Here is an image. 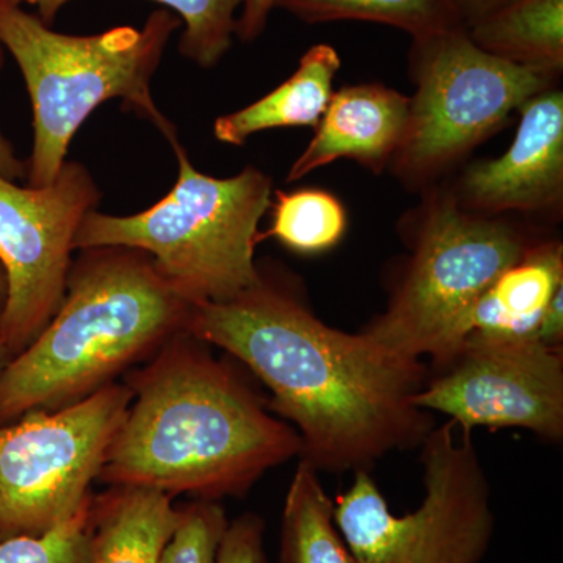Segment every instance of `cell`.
Returning a JSON list of instances; mask_svg holds the SVG:
<instances>
[{
    "label": "cell",
    "instance_id": "6da1fadb",
    "mask_svg": "<svg viewBox=\"0 0 563 563\" xmlns=\"http://www.w3.org/2000/svg\"><path fill=\"white\" fill-rule=\"evenodd\" d=\"M185 331L269 388V409L295 424L299 455L318 472H369L433 429L431 413L413 401L429 380L420 358L331 328L262 266L257 284L235 298L191 306Z\"/></svg>",
    "mask_w": 563,
    "mask_h": 563
},
{
    "label": "cell",
    "instance_id": "7a4b0ae2",
    "mask_svg": "<svg viewBox=\"0 0 563 563\" xmlns=\"http://www.w3.org/2000/svg\"><path fill=\"white\" fill-rule=\"evenodd\" d=\"M124 383L131 406L98 483L220 501L246 495L263 474L301 454L295 428L187 331Z\"/></svg>",
    "mask_w": 563,
    "mask_h": 563
},
{
    "label": "cell",
    "instance_id": "3957f363",
    "mask_svg": "<svg viewBox=\"0 0 563 563\" xmlns=\"http://www.w3.org/2000/svg\"><path fill=\"white\" fill-rule=\"evenodd\" d=\"M190 310L146 252L79 251L60 309L0 376V424L63 409L117 383L184 332Z\"/></svg>",
    "mask_w": 563,
    "mask_h": 563
},
{
    "label": "cell",
    "instance_id": "277c9868",
    "mask_svg": "<svg viewBox=\"0 0 563 563\" xmlns=\"http://www.w3.org/2000/svg\"><path fill=\"white\" fill-rule=\"evenodd\" d=\"M179 25L172 11L158 10L143 29L124 25L99 35H65L20 3L0 0V46L20 66L33 107V151L25 165L31 187L57 179L80 125L111 99L150 120L169 144L179 140L151 92L163 51Z\"/></svg>",
    "mask_w": 563,
    "mask_h": 563
},
{
    "label": "cell",
    "instance_id": "5b68a950",
    "mask_svg": "<svg viewBox=\"0 0 563 563\" xmlns=\"http://www.w3.org/2000/svg\"><path fill=\"white\" fill-rule=\"evenodd\" d=\"M173 190L129 217L92 210L81 222L74 251L124 246L146 252L158 273L191 306L224 302L261 279L255 247L258 224L273 202L268 174L247 166L217 179L199 173L180 141Z\"/></svg>",
    "mask_w": 563,
    "mask_h": 563
},
{
    "label": "cell",
    "instance_id": "8992f818",
    "mask_svg": "<svg viewBox=\"0 0 563 563\" xmlns=\"http://www.w3.org/2000/svg\"><path fill=\"white\" fill-rule=\"evenodd\" d=\"M418 211L406 273L387 310L363 332L404 357H429L442 372L457 354L473 303L542 239L506 217L470 213L451 188H429Z\"/></svg>",
    "mask_w": 563,
    "mask_h": 563
},
{
    "label": "cell",
    "instance_id": "52a82bcc",
    "mask_svg": "<svg viewBox=\"0 0 563 563\" xmlns=\"http://www.w3.org/2000/svg\"><path fill=\"white\" fill-rule=\"evenodd\" d=\"M409 62L415 92L388 165L407 188L435 185L559 77L488 54L465 27L413 38Z\"/></svg>",
    "mask_w": 563,
    "mask_h": 563
},
{
    "label": "cell",
    "instance_id": "ba28073f",
    "mask_svg": "<svg viewBox=\"0 0 563 563\" xmlns=\"http://www.w3.org/2000/svg\"><path fill=\"white\" fill-rule=\"evenodd\" d=\"M426 496L393 515L369 472H355L333 503L336 528L358 563H481L495 532L490 487L472 435L453 421L422 442Z\"/></svg>",
    "mask_w": 563,
    "mask_h": 563
},
{
    "label": "cell",
    "instance_id": "9c48e42d",
    "mask_svg": "<svg viewBox=\"0 0 563 563\" xmlns=\"http://www.w3.org/2000/svg\"><path fill=\"white\" fill-rule=\"evenodd\" d=\"M131 401L128 384L111 383L0 424V542L43 536L79 512Z\"/></svg>",
    "mask_w": 563,
    "mask_h": 563
},
{
    "label": "cell",
    "instance_id": "30bf717a",
    "mask_svg": "<svg viewBox=\"0 0 563 563\" xmlns=\"http://www.w3.org/2000/svg\"><path fill=\"white\" fill-rule=\"evenodd\" d=\"M99 201L98 185L79 162H66L46 187L0 177V265L9 284L3 335L13 357L60 309L74 240Z\"/></svg>",
    "mask_w": 563,
    "mask_h": 563
},
{
    "label": "cell",
    "instance_id": "8fae6325",
    "mask_svg": "<svg viewBox=\"0 0 563 563\" xmlns=\"http://www.w3.org/2000/svg\"><path fill=\"white\" fill-rule=\"evenodd\" d=\"M413 401L426 412L446 415L466 433L518 428L561 442L562 347L536 339L465 343Z\"/></svg>",
    "mask_w": 563,
    "mask_h": 563
},
{
    "label": "cell",
    "instance_id": "7c38bea8",
    "mask_svg": "<svg viewBox=\"0 0 563 563\" xmlns=\"http://www.w3.org/2000/svg\"><path fill=\"white\" fill-rule=\"evenodd\" d=\"M512 146L501 157L466 166L453 191L481 217L548 213L563 201V92L551 87L520 109Z\"/></svg>",
    "mask_w": 563,
    "mask_h": 563
},
{
    "label": "cell",
    "instance_id": "4fadbf2b",
    "mask_svg": "<svg viewBox=\"0 0 563 563\" xmlns=\"http://www.w3.org/2000/svg\"><path fill=\"white\" fill-rule=\"evenodd\" d=\"M407 114L409 98L385 85H351L333 92L313 140L288 172V184L339 158L361 163L379 176L401 144Z\"/></svg>",
    "mask_w": 563,
    "mask_h": 563
},
{
    "label": "cell",
    "instance_id": "5bb4252c",
    "mask_svg": "<svg viewBox=\"0 0 563 563\" xmlns=\"http://www.w3.org/2000/svg\"><path fill=\"white\" fill-rule=\"evenodd\" d=\"M562 285V243L542 239L473 303L459 329L457 352L470 342L536 339L544 309Z\"/></svg>",
    "mask_w": 563,
    "mask_h": 563
},
{
    "label": "cell",
    "instance_id": "9a60e30c",
    "mask_svg": "<svg viewBox=\"0 0 563 563\" xmlns=\"http://www.w3.org/2000/svg\"><path fill=\"white\" fill-rule=\"evenodd\" d=\"M179 518L166 493L110 487L92 496L88 563H158Z\"/></svg>",
    "mask_w": 563,
    "mask_h": 563
},
{
    "label": "cell",
    "instance_id": "2e32d148",
    "mask_svg": "<svg viewBox=\"0 0 563 563\" xmlns=\"http://www.w3.org/2000/svg\"><path fill=\"white\" fill-rule=\"evenodd\" d=\"M342 58L331 44H314L299 60L290 79L242 110L214 121L221 143L243 146L250 136L272 129L317 128L333 95Z\"/></svg>",
    "mask_w": 563,
    "mask_h": 563
},
{
    "label": "cell",
    "instance_id": "e0dca14e",
    "mask_svg": "<svg viewBox=\"0 0 563 563\" xmlns=\"http://www.w3.org/2000/svg\"><path fill=\"white\" fill-rule=\"evenodd\" d=\"M466 33L481 49L503 60L562 74L563 0H506Z\"/></svg>",
    "mask_w": 563,
    "mask_h": 563
},
{
    "label": "cell",
    "instance_id": "ac0fdd59",
    "mask_svg": "<svg viewBox=\"0 0 563 563\" xmlns=\"http://www.w3.org/2000/svg\"><path fill=\"white\" fill-rule=\"evenodd\" d=\"M279 563H358L333 518L318 470L299 462L285 498Z\"/></svg>",
    "mask_w": 563,
    "mask_h": 563
},
{
    "label": "cell",
    "instance_id": "d6986e66",
    "mask_svg": "<svg viewBox=\"0 0 563 563\" xmlns=\"http://www.w3.org/2000/svg\"><path fill=\"white\" fill-rule=\"evenodd\" d=\"M307 24L366 21L401 29L413 38L463 27L448 0H277Z\"/></svg>",
    "mask_w": 563,
    "mask_h": 563
},
{
    "label": "cell",
    "instance_id": "ffe728a7",
    "mask_svg": "<svg viewBox=\"0 0 563 563\" xmlns=\"http://www.w3.org/2000/svg\"><path fill=\"white\" fill-rule=\"evenodd\" d=\"M269 209L272 229L261 233V240L272 236L296 254L331 251L346 233V209L336 196L320 188L276 191Z\"/></svg>",
    "mask_w": 563,
    "mask_h": 563
},
{
    "label": "cell",
    "instance_id": "44dd1931",
    "mask_svg": "<svg viewBox=\"0 0 563 563\" xmlns=\"http://www.w3.org/2000/svg\"><path fill=\"white\" fill-rule=\"evenodd\" d=\"M29 3L38 9L43 22L57 16L63 5L70 0H11ZM166 9L180 14L185 32L180 40V52L202 68L217 65L231 49L236 33V11L243 0H155Z\"/></svg>",
    "mask_w": 563,
    "mask_h": 563
},
{
    "label": "cell",
    "instance_id": "7402d4cb",
    "mask_svg": "<svg viewBox=\"0 0 563 563\" xmlns=\"http://www.w3.org/2000/svg\"><path fill=\"white\" fill-rule=\"evenodd\" d=\"M92 496L79 512L52 531L0 542V563H88Z\"/></svg>",
    "mask_w": 563,
    "mask_h": 563
},
{
    "label": "cell",
    "instance_id": "603a6c76",
    "mask_svg": "<svg viewBox=\"0 0 563 563\" xmlns=\"http://www.w3.org/2000/svg\"><path fill=\"white\" fill-rule=\"evenodd\" d=\"M228 525L224 507L218 501L195 499L184 504L179 523L158 563H217Z\"/></svg>",
    "mask_w": 563,
    "mask_h": 563
},
{
    "label": "cell",
    "instance_id": "cb8c5ba5",
    "mask_svg": "<svg viewBox=\"0 0 563 563\" xmlns=\"http://www.w3.org/2000/svg\"><path fill=\"white\" fill-rule=\"evenodd\" d=\"M263 533L265 523L257 514H243L229 521L218 548L217 563H268Z\"/></svg>",
    "mask_w": 563,
    "mask_h": 563
},
{
    "label": "cell",
    "instance_id": "d4e9b609",
    "mask_svg": "<svg viewBox=\"0 0 563 563\" xmlns=\"http://www.w3.org/2000/svg\"><path fill=\"white\" fill-rule=\"evenodd\" d=\"M277 0H243L240 16L236 18V33L243 41H254L268 24L269 14L276 9Z\"/></svg>",
    "mask_w": 563,
    "mask_h": 563
},
{
    "label": "cell",
    "instance_id": "484cf974",
    "mask_svg": "<svg viewBox=\"0 0 563 563\" xmlns=\"http://www.w3.org/2000/svg\"><path fill=\"white\" fill-rule=\"evenodd\" d=\"M537 342L548 347H562L563 343V285L554 292L540 321Z\"/></svg>",
    "mask_w": 563,
    "mask_h": 563
},
{
    "label": "cell",
    "instance_id": "4316f807",
    "mask_svg": "<svg viewBox=\"0 0 563 563\" xmlns=\"http://www.w3.org/2000/svg\"><path fill=\"white\" fill-rule=\"evenodd\" d=\"M463 27H472L474 22L483 20L506 0H448Z\"/></svg>",
    "mask_w": 563,
    "mask_h": 563
},
{
    "label": "cell",
    "instance_id": "83f0119b",
    "mask_svg": "<svg viewBox=\"0 0 563 563\" xmlns=\"http://www.w3.org/2000/svg\"><path fill=\"white\" fill-rule=\"evenodd\" d=\"M0 66H2V52H0ZM27 172L25 163L18 157L9 140L0 132V177L18 180Z\"/></svg>",
    "mask_w": 563,
    "mask_h": 563
},
{
    "label": "cell",
    "instance_id": "f1b7e54d",
    "mask_svg": "<svg viewBox=\"0 0 563 563\" xmlns=\"http://www.w3.org/2000/svg\"><path fill=\"white\" fill-rule=\"evenodd\" d=\"M7 299H9V284H7V274L0 265V376L5 372L9 363L13 361L9 346H7L5 335H3V317H5Z\"/></svg>",
    "mask_w": 563,
    "mask_h": 563
}]
</instances>
